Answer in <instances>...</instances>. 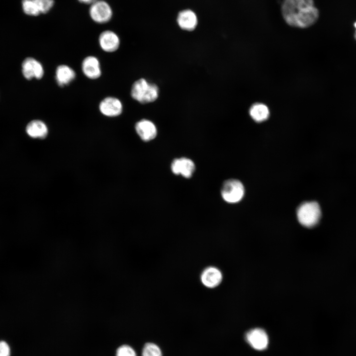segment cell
<instances>
[{"label":"cell","mask_w":356,"mask_h":356,"mask_svg":"<svg viewBox=\"0 0 356 356\" xmlns=\"http://www.w3.org/2000/svg\"><path fill=\"white\" fill-rule=\"evenodd\" d=\"M281 11L288 25L299 28L312 26L319 17L318 10L313 0H283Z\"/></svg>","instance_id":"obj_1"},{"label":"cell","mask_w":356,"mask_h":356,"mask_svg":"<svg viewBox=\"0 0 356 356\" xmlns=\"http://www.w3.org/2000/svg\"><path fill=\"white\" fill-rule=\"evenodd\" d=\"M131 93L134 99L144 104L155 101L158 97L159 89L156 85L141 78L133 84Z\"/></svg>","instance_id":"obj_2"},{"label":"cell","mask_w":356,"mask_h":356,"mask_svg":"<svg viewBox=\"0 0 356 356\" xmlns=\"http://www.w3.org/2000/svg\"><path fill=\"white\" fill-rule=\"evenodd\" d=\"M297 215L299 222L307 227H312L319 222L321 211L319 205L315 201L306 202L297 209Z\"/></svg>","instance_id":"obj_3"},{"label":"cell","mask_w":356,"mask_h":356,"mask_svg":"<svg viewBox=\"0 0 356 356\" xmlns=\"http://www.w3.org/2000/svg\"><path fill=\"white\" fill-rule=\"evenodd\" d=\"M244 194V188L242 183L237 179H230L222 184L221 195L223 200L229 203L240 201Z\"/></svg>","instance_id":"obj_4"},{"label":"cell","mask_w":356,"mask_h":356,"mask_svg":"<svg viewBox=\"0 0 356 356\" xmlns=\"http://www.w3.org/2000/svg\"><path fill=\"white\" fill-rule=\"evenodd\" d=\"M91 19L98 23L108 22L112 16V11L109 5L103 0H96L93 2L89 10Z\"/></svg>","instance_id":"obj_5"},{"label":"cell","mask_w":356,"mask_h":356,"mask_svg":"<svg viewBox=\"0 0 356 356\" xmlns=\"http://www.w3.org/2000/svg\"><path fill=\"white\" fill-rule=\"evenodd\" d=\"M245 340L253 349L259 351L267 349L269 342L267 333L260 328H255L248 331L245 335Z\"/></svg>","instance_id":"obj_6"},{"label":"cell","mask_w":356,"mask_h":356,"mask_svg":"<svg viewBox=\"0 0 356 356\" xmlns=\"http://www.w3.org/2000/svg\"><path fill=\"white\" fill-rule=\"evenodd\" d=\"M53 4V0H23L22 2L24 12L31 16L48 12Z\"/></svg>","instance_id":"obj_7"},{"label":"cell","mask_w":356,"mask_h":356,"mask_svg":"<svg viewBox=\"0 0 356 356\" xmlns=\"http://www.w3.org/2000/svg\"><path fill=\"white\" fill-rule=\"evenodd\" d=\"M22 71L24 77L27 80L34 78L41 79L44 74V70L41 63L32 57H27L22 64Z\"/></svg>","instance_id":"obj_8"},{"label":"cell","mask_w":356,"mask_h":356,"mask_svg":"<svg viewBox=\"0 0 356 356\" xmlns=\"http://www.w3.org/2000/svg\"><path fill=\"white\" fill-rule=\"evenodd\" d=\"M99 109L103 115L109 117H114L122 113L123 105L119 99L109 96L104 98L100 102Z\"/></svg>","instance_id":"obj_9"},{"label":"cell","mask_w":356,"mask_h":356,"mask_svg":"<svg viewBox=\"0 0 356 356\" xmlns=\"http://www.w3.org/2000/svg\"><path fill=\"white\" fill-rule=\"evenodd\" d=\"M171 168L174 174L189 178L195 170V165L191 159L182 157L174 159L171 164Z\"/></svg>","instance_id":"obj_10"},{"label":"cell","mask_w":356,"mask_h":356,"mask_svg":"<svg viewBox=\"0 0 356 356\" xmlns=\"http://www.w3.org/2000/svg\"><path fill=\"white\" fill-rule=\"evenodd\" d=\"M82 69L84 74L90 79H96L101 74L99 61L93 56H87L83 60Z\"/></svg>","instance_id":"obj_11"},{"label":"cell","mask_w":356,"mask_h":356,"mask_svg":"<svg viewBox=\"0 0 356 356\" xmlns=\"http://www.w3.org/2000/svg\"><path fill=\"white\" fill-rule=\"evenodd\" d=\"M222 278L221 271L214 267H209L205 268L200 277L202 284L209 288L218 286L222 282Z\"/></svg>","instance_id":"obj_12"},{"label":"cell","mask_w":356,"mask_h":356,"mask_svg":"<svg viewBox=\"0 0 356 356\" xmlns=\"http://www.w3.org/2000/svg\"><path fill=\"white\" fill-rule=\"evenodd\" d=\"M135 129L140 138L144 141L154 139L157 135L155 125L150 121L142 119L137 122Z\"/></svg>","instance_id":"obj_13"},{"label":"cell","mask_w":356,"mask_h":356,"mask_svg":"<svg viewBox=\"0 0 356 356\" xmlns=\"http://www.w3.org/2000/svg\"><path fill=\"white\" fill-rule=\"evenodd\" d=\"M99 44L104 51L112 52L119 47L120 40L118 36L111 31L102 32L99 37Z\"/></svg>","instance_id":"obj_14"},{"label":"cell","mask_w":356,"mask_h":356,"mask_svg":"<svg viewBox=\"0 0 356 356\" xmlns=\"http://www.w3.org/2000/svg\"><path fill=\"white\" fill-rule=\"evenodd\" d=\"M74 70L66 65H59L55 71V79L59 86L63 87L71 83L75 78Z\"/></svg>","instance_id":"obj_15"},{"label":"cell","mask_w":356,"mask_h":356,"mask_svg":"<svg viewBox=\"0 0 356 356\" xmlns=\"http://www.w3.org/2000/svg\"><path fill=\"white\" fill-rule=\"evenodd\" d=\"M27 134L34 138L44 139L48 134V128L46 124L39 120L30 122L26 126Z\"/></svg>","instance_id":"obj_16"},{"label":"cell","mask_w":356,"mask_h":356,"mask_svg":"<svg viewBox=\"0 0 356 356\" xmlns=\"http://www.w3.org/2000/svg\"><path fill=\"white\" fill-rule=\"evenodd\" d=\"M178 23L183 30L191 31L193 30L197 25V18L195 13L190 10H184L180 11L178 16Z\"/></svg>","instance_id":"obj_17"},{"label":"cell","mask_w":356,"mask_h":356,"mask_svg":"<svg viewBox=\"0 0 356 356\" xmlns=\"http://www.w3.org/2000/svg\"><path fill=\"white\" fill-rule=\"evenodd\" d=\"M249 114L255 121L260 123L268 119L269 116V111L265 104L257 103L251 107Z\"/></svg>","instance_id":"obj_18"},{"label":"cell","mask_w":356,"mask_h":356,"mask_svg":"<svg viewBox=\"0 0 356 356\" xmlns=\"http://www.w3.org/2000/svg\"><path fill=\"white\" fill-rule=\"evenodd\" d=\"M142 356H162L159 347L154 343H146L142 350Z\"/></svg>","instance_id":"obj_19"},{"label":"cell","mask_w":356,"mask_h":356,"mask_svg":"<svg viewBox=\"0 0 356 356\" xmlns=\"http://www.w3.org/2000/svg\"><path fill=\"white\" fill-rule=\"evenodd\" d=\"M116 356H136V355L132 347L124 345L117 349Z\"/></svg>","instance_id":"obj_20"},{"label":"cell","mask_w":356,"mask_h":356,"mask_svg":"<svg viewBox=\"0 0 356 356\" xmlns=\"http://www.w3.org/2000/svg\"><path fill=\"white\" fill-rule=\"evenodd\" d=\"M10 349L8 344L4 341L0 342V356H9Z\"/></svg>","instance_id":"obj_21"},{"label":"cell","mask_w":356,"mask_h":356,"mask_svg":"<svg viewBox=\"0 0 356 356\" xmlns=\"http://www.w3.org/2000/svg\"><path fill=\"white\" fill-rule=\"evenodd\" d=\"M80 2L85 4H92L97 0H78Z\"/></svg>","instance_id":"obj_22"},{"label":"cell","mask_w":356,"mask_h":356,"mask_svg":"<svg viewBox=\"0 0 356 356\" xmlns=\"http://www.w3.org/2000/svg\"><path fill=\"white\" fill-rule=\"evenodd\" d=\"M354 26H355V28H356V22L355 23ZM355 37H356V31Z\"/></svg>","instance_id":"obj_23"}]
</instances>
